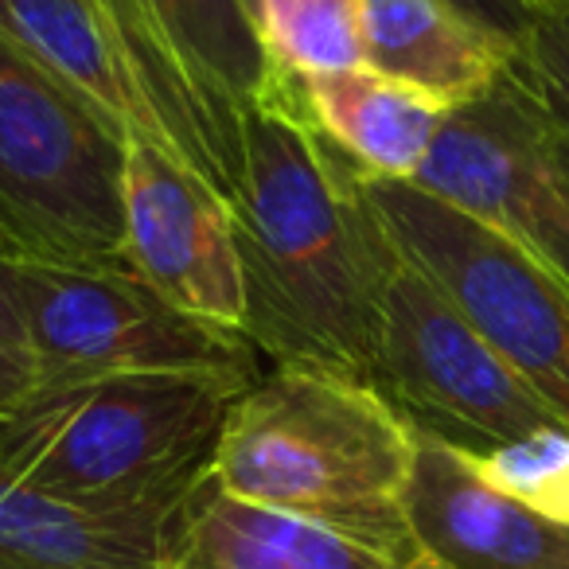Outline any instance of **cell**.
<instances>
[{"mask_svg":"<svg viewBox=\"0 0 569 569\" xmlns=\"http://www.w3.org/2000/svg\"><path fill=\"white\" fill-rule=\"evenodd\" d=\"M227 203L246 340L277 367L371 387L382 297L402 250L375 211L367 176L317 133L284 67L242 118V172Z\"/></svg>","mask_w":569,"mask_h":569,"instance_id":"6da1fadb","label":"cell"},{"mask_svg":"<svg viewBox=\"0 0 569 569\" xmlns=\"http://www.w3.org/2000/svg\"><path fill=\"white\" fill-rule=\"evenodd\" d=\"M449 4L460 17H468L483 32L496 36V40L511 43L515 51L522 48V40L530 32V9L522 0H449Z\"/></svg>","mask_w":569,"mask_h":569,"instance_id":"44dd1931","label":"cell"},{"mask_svg":"<svg viewBox=\"0 0 569 569\" xmlns=\"http://www.w3.org/2000/svg\"><path fill=\"white\" fill-rule=\"evenodd\" d=\"M402 522L429 569H569V522L499 491L433 437L413 433Z\"/></svg>","mask_w":569,"mask_h":569,"instance_id":"30bf717a","label":"cell"},{"mask_svg":"<svg viewBox=\"0 0 569 569\" xmlns=\"http://www.w3.org/2000/svg\"><path fill=\"white\" fill-rule=\"evenodd\" d=\"M183 515H90L0 460V569H172Z\"/></svg>","mask_w":569,"mask_h":569,"instance_id":"4fadbf2b","label":"cell"},{"mask_svg":"<svg viewBox=\"0 0 569 569\" xmlns=\"http://www.w3.org/2000/svg\"><path fill=\"white\" fill-rule=\"evenodd\" d=\"M266 51L289 74H340L363 67V0H258Z\"/></svg>","mask_w":569,"mask_h":569,"instance_id":"ac0fdd59","label":"cell"},{"mask_svg":"<svg viewBox=\"0 0 569 569\" xmlns=\"http://www.w3.org/2000/svg\"><path fill=\"white\" fill-rule=\"evenodd\" d=\"M126 133L0 32V238L17 253L126 266Z\"/></svg>","mask_w":569,"mask_h":569,"instance_id":"277c9868","label":"cell"},{"mask_svg":"<svg viewBox=\"0 0 569 569\" xmlns=\"http://www.w3.org/2000/svg\"><path fill=\"white\" fill-rule=\"evenodd\" d=\"M0 32L56 74L67 90L87 98L126 141H157L164 129L141 94L98 0H0Z\"/></svg>","mask_w":569,"mask_h":569,"instance_id":"2e32d148","label":"cell"},{"mask_svg":"<svg viewBox=\"0 0 569 569\" xmlns=\"http://www.w3.org/2000/svg\"><path fill=\"white\" fill-rule=\"evenodd\" d=\"M413 188L496 227L569 284V176L511 71L449 110Z\"/></svg>","mask_w":569,"mask_h":569,"instance_id":"ba28073f","label":"cell"},{"mask_svg":"<svg viewBox=\"0 0 569 569\" xmlns=\"http://www.w3.org/2000/svg\"><path fill=\"white\" fill-rule=\"evenodd\" d=\"M511 79L535 106L553 160L569 176V9L530 17V32L511 63Z\"/></svg>","mask_w":569,"mask_h":569,"instance_id":"d6986e66","label":"cell"},{"mask_svg":"<svg viewBox=\"0 0 569 569\" xmlns=\"http://www.w3.org/2000/svg\"><path fill=\"white\" fill-rule=\"evenodd\" d=\"M293 82L317 133L336 152H343L367 180H418L449 118V106L371 67L312 74V79L293 74Z\"/></svg>","mask_w":569,"mask_h":569,"instance_id":"9a60e30c","label":"cell"},{"mask_svg":"<svg viewBox=\"0 0 569 569\" xmlns=\"http://www.w3.org/2000/svg\"><path fill=\"white\" fill-rule=\"evenodd\" d=\"M172 569H429L398 561L325 522L246 503L214 483L191 499L172 542Z\"/></svg>","mask_w":569,"mask_h":569,"instance_id":"7c38bea8","label":"cell"},{"mask_svg":"<svg viewBox=\"0 0 569 569\" xmlns=\"http://www.w3.org/2000/svg\"><path fill=\"white\" fill-rule=\"evenodd\" d=\"M519 51L460 17L449 0H363V67L441 106L480 102Z\"/></svg>","mask_w":569,"mask_h":569,"instance_id":"5bb4252c","label":"cell"},{"mask_svg":"<svg viewBox=\"0 0 569 569\" xmlns=\"http://www.w3.org/2000/svg\"><path fill=\"white\" fill-rule=\"evenodd\" d=\"M121 258L168 305L242 332L246 284L230 203L172 149L129 141L121 176Z\"/></svg>","mask_w":569,"mask_h":569,"instance_id":"9c48e42d","label":"cell"},{"mask_svg":"<svg viewBox=\"0 0 569 569\" xmlns=\"http://www.w3.org/2000/svg\"><path fill=\"white\" fill-rule=\"evenodd\" d=\"M480 476L519 503L569 522V426H550L472 457Z\"/></svg>","mask_w":569,"mask_h":569,"instance_id":"ffe728a7","label":"cell"},{"mask_svg":"<svg viewBox=\"0 0 569 569\" xmlns=\"http://www.w3.org/2000/svg\"><path fill=\"white\" fill-rule=\"evenodd\" d=\"M410 465V426L371 387L328 371L273 367L230 410L211 483L413 561L402 522Z\"/></svg>","mask_w":569,"mask_h":569,"instance_id":"3957f363","label":"cell"},{"mask_svg":"<svg viewBox=\"0 0 569 569\" xmlns=\"http://www.w3.org/2000/svg\"><path fill=\"white\" fill-rule=\"evenodd\" d=\"M152 9L214 137L230 199L242 172V118L269 94L277 63L246 0H152Z\"/></svg>","mask_w":569,"mask_h":569,"instance_id":"8fae6325","label":"cell"},{"mask_svg":"<svg viewBox=\"0 0 569 569\" xmlns=\"http://www.w3.org/2000/svg\"><path fill=\"white\" fill-rule=\"evenodd\" d=\"M36 382H40V375H36L32 359L20 356V351L0 348V421L17 418L20 406L32 398Z\"/></svg>","mask_w":569,"mask_h":569,"instance_id":"7402d4cb","label":"cell"},{"mask_svg":"<svg viewBox=\"0 0 569 569\" xmlns=\"http://www.w3.org/2000/svg\"><path fill=\"white\" fill-rule=\"evenodd\" d=\"M371 390L410 433L433 437L468 457L566 426L406 258L382 297Z\"/></svg>","mask_w":569,"mask_h":569,"instance_id":"52a82bcc","label":"cell"},{"mask_svg":"<svg viewBox=\"0 0 569 569\" xmlns=\"http://www.w3.org/2000/svg\"><path fill=\"white\" fill-rule=\"evenodd\" d=\"M9 253H17V250H12V246L0 238V348L28 356V332H24V317H20L17 293H12ZM28 359H32V356H28Z\"/></svg>","mask_w":569,"mask_h":569,"instance_id":"603a6c76","label":"cell"},{"mask_svg":"<svg viewBox=\"0 0 569 569\" xmlns=\"http://www.w3.org/2000/svg\"><path fill=\"white\" fill-rule=\"evenodd\" d=\"M9 277L40 382L137 371L258 375V348L242 332L168 305L129 266L9 253Z\"/></svg>","mask_w":569,"mask_h":569,"instance_id":"8992f818","label":"cell"},{"mask_svg":"<svg viewBox=\"0 0 569 569\" xmlns=\"http://www.w3.org/2000/svg\"><path fill=\"white\" fill-rule=\"evenodd\" d=\"M98 4L110 20V32L118 40L121 56H126L129 71H133L137 87L149 98L152 113L164 129L168 149L227 199V176H222L219 152H214V137L207 129V118L199 110L196 94H191L188 79L176 67V56L164 40L152 0H98Z\"/></svg>","mask_w":569,"mask_h":569,"instance_id":"e0dca14e","label":"cell"},{"mask_svg":"<svg viewBox=\"0 0 569 569\" xmlns=\"http://www.w3.org/2000/svg\"><path fill=\"white\" fill-rule=\"evenodd\" d=\"M258 375L137 371L36 382L0 421V460L90 515H183L211 483L222 426Z\"/></svg>","mask_w":569,"mask_h":569,"instance_id":"7a4b0ae2","label":"cell"},{"mask_svg":"<svg viewBox=\"0 0 569 569\" xmlns=\"http://www.w3.org/2000/svg\"><path fill=\"white\" fill-rule=\"evenodd\" d=\"M522 4L530 9V17H535V12H546V9H569V0H522Z\"/></svg>","mask_w":569,"mask_h":569,"instance_id":"cb8c5ba5","label":"cell"},{"mask_svg":"<svg viewBox=\"0 0 569 569\" xmlns=\"http://www.w3.org/2000/svg\"><path fill=\"white\" fill-rule=\"evenodd\" d=\"M246 4H250V12H253V4H258V0H246Z\"/></svg>","mask_w":569,"mask_h":569,"instance_id":"d4e9b609","label":"cell"},{"mask_svg":"<svg viewBox=\"0 0 569 569\" xmlns=\"http://www.w3.org/2000/svg\"><path fill=\"white\" fill-rule=\"evenodd\" d=\"M367 191L402 258L569 426V284L496 227L413 183L367 180Z\"/></svg>","mask_w":569,"mask_h":569,"instance_id":"5b68a950","label":"cell"}]
</instances>
